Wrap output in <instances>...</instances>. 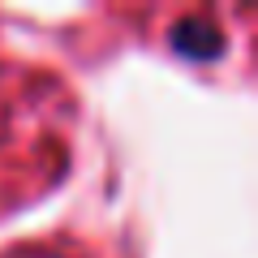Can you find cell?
Returning a JSON list of instances; mask_svg holds the SVG:
<instances>
[{"label": "cell", "mask_w": 258, "mask_h": 258, "mask_svg": "<svg viewBox=\"0 0 258 258\" xmlns=\"http://www.w3.org/2000/svg\"><path fill=\"white\" fill-rule=\"evenodd\" d=\"M176 52L194 56V60H211V56H220V35H215L207 22H181L172 35Z\"/></svg>", "instance_id": "1"}]
</instances>
